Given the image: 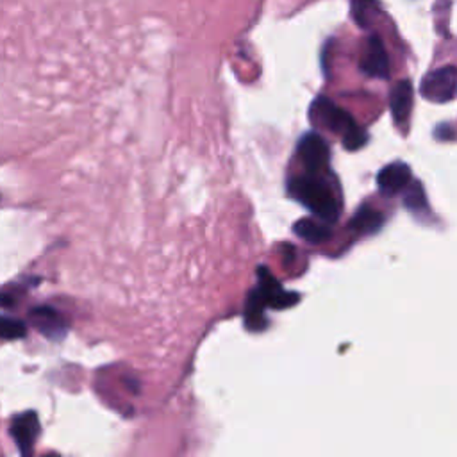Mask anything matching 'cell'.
Listing matches in <instances>:
<instances>
[{"mask_svg":"<svg viewBox=\"0 0 457 457\" xmlns=\"http://www.w3.org/2000/svg\"><path fill=\"white\" fill-rule=\"evenodd\" d=\"M309 118L314 125L325 127L327 130L341 136L343 146L350 152L359 150L366 145L368 134L357 125V121L339 105L327 96H318L309 109Z\"/></svg>","mask_w":457,"mask_h":457,"instance_id":"6da1fadb","label":"cell"},{"mask_svg":"<svg viewBox=\"0 0 457 457\" xmlns=\"http://www.w3.org/2000/svg\"><path fill=\"white\" fill-rule=\"evenodd\" d=\"M289 195L298 200L303 207H307L314 216H318L325 223H334L339 218L341 205L332 189L316 177V173L293 177L287 184Z\"/></svg>","mask_w":457,"mask_h":457,"instance_id":"7a4b0ae2","label":"cell"},{"mask_svg":"<svg viewBox=\"0 0 457 457\" xmlns=\"http://www.w3.org/2000/svg\"><path fill=\"white\" fill-rule=\"evenodd\" d=\"M420 93L423 98L436 104L450 102L457 95V68L443 66L428 71L421 79Z\"/></svg>","mask_w":457,"mask_h":457,"instance_id":"3957f363","label":"cell"},{"mask_svg":"<svg viewBox=\"0 0 457 457\" xmlns=\"http://www.w3.org/2000/svg\"><path fill=\"white\" fill-rule=\"evenodd\" d=\"M296 154L309 173H320L323 168H327L330 159V148L318 132L303 134L298 141Z\"/></svg>","mask_w":457,"mask_h":457,"instance_id":"277c9868","label":"cell"},{"mask_svg":"<svg viewBox=\"0 0 457 457\" xmlns=\"http://www.w3.org/2000/svg\"><path fill=\"white\" fill-rule=\"evenodd\" d=\"M359 68L364 75L373 79H387L389 77V57L384 48V43L378 36H370L364 43Z\"/></svg>","mask_w":457,"mask_h":457,"instance_id":"5b68a950","label":"cell"},{"mask_svg":"<svg viewBox=\"0 0 457 457\" xmlns=\"http://www.w3.org/2000/svg\"><path fill=\"white\" fill-rule=\"evenodd\" d=\"M257 289L262 295L266 305H270L273 309H286V307L295 305L300 300V296L296 293L286 291L266 268H259V287Z\"/></svg>","mask_w":457,"mask_h":457,"instance_id":"8992f818","label":"cell"},{"mask_svg":"<svg viewBox=\"0 0 457 457\" xmlns=\"http://www.w3.org/2000/svg\"><path fill=\"white\" fill-rule=\"evenodd\" d=\"M409 182H411V168L402 161H395L384 166L377 175L378 189L382 195H387V196L400 193L402 189L407 187Z\"/></svg>","mask_w":457,"mask_h":457,"instance_id":"52a82bcc","label":"cell"},{"mask_svg":"<svg viewBox=\"0 0 457 457\" xmlns=\"http://www.w3.org/2000/svg\"><path fill=\"white\" fill-rule=\"evenodd\" d=\"M389 107L396 127L405 129L412 111V84L411 80H400L393 86L389 95Z\"/></svg>","mask_w":457,"mask_h":457,"instance_id":"ba28073f","label":"cell"},{"mask_svg":"<svg viewBox=\"0 0 457 457\" xmlns=\"http://www.w3.org/2000/svg\"><path fill=\"white\" fill-rule=\"evenodd\" d=\"M37 432H39V421H37V414L32 411L16 416L11 423V436L23 455L32 453V445Z\"/></svg>","mask_w":457,"mask_h":457,"instance_id":"9c48e42d","label":"cell"},{"mask_svg":"<svg viewBox=\"0 0 457 457\" xmlns=\"http://www.w3.org/2000/svg\"><path fill=\"white\" fill-rule=\"evenodd\" d=\"M29 318H30L32 325H34L41 334H45L46 337L59 339V337H62L64 332H66V321H64V318H62L55 309H52V307H46V305L34 307V309H30Z\"/></svg>","mask_w":457,"mask_h":457,"instance_id":"30bf717a","label":"cell"},{"mask_svg":"<svg viewBox=\"0 0 457 457\" xmlns=\"http://www.w3.org/2000/svg\"><path fill=\"white\" fill-rule=\"evenodd\" d=\"M293 230L298 237H302L303 241L307 243H312V245H321L325 243L327 239H330L332 236V230L328 227V223H318L311 218H302L298 220L295 225H293Z\"/></svg>","mask_w":457,"mask_h":457,"instance_id":"8fae6325","label":"cell"},{"mask_svg":"<svg viewBox=\"0 0 457 457\" xmlns=\"http://www.w3.org/2000/svg\"><path fill=\"white\" fill-rule=\"evenodd\" d=\"M382 225H384V216L378 211L371 209L370 205H361L350 221V228H353L357 234L377 232Z\"/></svg>","mask_w":457,"mask_h":457,"instance_id":"7c38bea8","label":"cell"},{"mask_svg":"<svg viewBox=\"0 0 457 457\" xmlns=\"http://www.w3.org/2000/svg\"><path fill=\"white\" fill-rule=\"evenodd\" d=\"M264 307L266 302L259 289H253L248 295L246 309H245V321L250 330H262L266 327V318H264Z\"/></svg>","mask_w":457,"mask_h":457,"instance_id":"4fadbf2b","label":"cell"},{"mask_svg":"<svg viewBox=\"0 0 457 457\" xmlns=\"http://www.w3.org/2000/svg\"><path fill=\"white\" fill-rule=\"evenodd\" d=\"M27 327L21 320L0 314V339H18L23 337Z\"/></svg>","mask_w":457,"mask_h":457,"instance_id":"5bb4252c","label":"cell"},{"mask_svg":"<svg viewBox=\"0 0 457 457\" xmlns=\"http://www.w3.org/2000/svg\"><path fill=\"white\" fill-rule=\"evenodd\" d=\"M375 11V0H352V16L361 27H368Z\"/></svg>","mask_w":457,"mask_h":457,"instance_id":"9a60e30c","label":"cell"},{"mask_svg":"<svg viewBox=\"0 0 457 457\" xmlns=\"http://www.w3.org/2000/svg\"><path fill=\"white\" fill-rule=\"evenodd\" d=\"M403 204H405V207H409L412 212H418L421 207H423V209L427 207L425 195H423V189H421L420 182H414V184L409 187V191H407V195H405V198H403Z\"/></svg>","mask_w":457,"mask_h":457,"instance_id":"2e32d148","label":"cell"}]
</instances>
